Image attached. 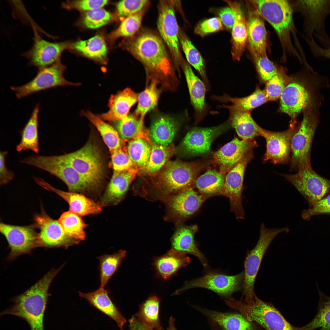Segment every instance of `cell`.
I'll use <instances>...</instances> for the list:
<instances>
[{"mask_svg":"<svg viewBox=\"0 0 330 330\" xmlns=\"http://www.w3.org/2000/svg\"><path fill=\"white\" fill-rule=\"evenodd\" d=\"M143 15L142 11L125 18L119 27L111 34V38L115 39L121 37L134 36L141 27Z\"/></svg>","mask_w":330,"mask_h":330,"instance_id":"f907efd6","label":"cell"},{"mask_svg":"<svg viewBox=\"0 0 330 330\" xmlns=\"http://www.w3.org/2000/svg\"><path fill=\"white\" fill-rule=\"evenodd\" d=\"M138 96L129 88L112 95L108 101V110L98 116L104 120L113 122L126 117L131 108L138 101Z\"/></svg>","mask_w":330,"mask_h":330,"instance_id":"f1b7e54d","label":"cell"},{"mask_svg":"<svg viewBox=\"0 0 330 330\" xmlns=\"http://www.w3.org/2000/svg\"><path fill=\"white\" fill-rule=\"evenodd\" d=\"M125 46L147 69L163 80L174 77L171 61L163 40L150 32L142 33L127 40Z\"/></svg>","mask_w":330,"mask_h":330,"instance_id":"7a4b0ae2","label":"cell"},{"mask_svg":"<svg viewBox=\"0 0 330 330\" xmlns=\"http://www.w3.org/2000/svg\"><path fill=\"white\" fill-rule=\"evenodd\" d=\"M34 221L40 230L38 246L67 248L80 241L67 235L59 221L52 219L44 212L35 215Z\"/></svg>","mask_w":330,"mask_h":330,"instance_id":"ffe728a7","label":"cell"},{"mask_svg":"<svg viewBox=\"0 0 330 330\" xmlns=\"http://www.w3.org/2000/svg\"><path fill=\"white\" fill-rule=\"evenodd\" d=\"M161 199L167 204L169 217L177 222L185 220L194 215L206 200L193 187Z\"/></svg>","mask_w":330,"mask_h":330,"instance_id":"e0dca14e","label":"cell"},{"mask_svg":"<svg viewBox=\"0 0 330 330\" xmlns=\"http://www.w3.org/2000/svg\"><path fill=\"white\" fill-rule=\"evenodd\" d=\"M225 1L233 9L235 15V22L231 30V53L234 60L239 61L248 40L247 22L240 3L231 1Z\"/></svg>","mask_w":330,"mask_h":330,"instance_id":"4dcf8cb0","label":"cell"},{"mask_svg":"<svg viewBox=\"0 0 330 330\" xmlns=\"http://www.w3.org/2000/svg\"><path fill=\"white\" fill-rule=\"evenodd\" d=\"M244 278V272L233 276L210 273L185 282L183 286L173 295H178L190 289L201 288L211 290L222 297L229 298L233 293L241 289Z\"/></svg>","mask_w":330,"mask_h":330,"instance_id":"4fadbf2b","label":"cell"},{"mask_svg":"<svg viewBox=\"0 0 330 330\" xmlns=\"http://www.w3.org/2000/svg\"><path fill=\"white\" fill-rule=\"evenodd\" d=\"M310 51L315 57H322L330 59V43L322 47L315 41H310L308 43Z\"/></svg>","mask_w":330,"mask_h":330,"instance_id":"be15d7a7","label":"cell"},{"mask_svg":"<svg viewBox=\"0 0 330 330\" xmlns=\"http://www.w3.org/2000/svg\"><path fill=\"white\" fill-rule=\"evenodd\" d=\"M174 148L170 146H163L154 143L151 147L149 159L143 168L145 172L153 174L158 171L171 156Z\"/></svg>","mask_w":330,"mask_h":330,"instance_id":"c3c4849f","label":"cell"},{"mask_svg":"<svg viewBox=\"0 0 330 330\" xmlns=\"http://www.w3.org/2000/svg\"><path fill=\"white\" fill-rule=\"evenodd\" d=\"M254 156L252 150L248 152L226 175L222 195L229 199L230 211L237 219H244L242 197L244 176L247 165Z\"/></svg>","mask_w":330,"mask_h":330,"instance_id":"9a60e30c","label":"cell"},{"mask_svg":"<svg viewBox=\"0 0 330 330\" xmlns=\"http://www.w3.org/2000/svg\"><path fill=\"white\" fill-rule=\"evenodd\" d=\"M107 0H80L68 1L63 4L64 7L68 9H75L86 11L102 8L108 3Z\"/></svg>","mask_w":330,"mask_h":330,"instance_id":"91938a15","label":"cell"},{"mask_svg":"<svg viewBox=\"0 0 330 330\" xmlns=\"http://www.w3.org/2000/svg\"><path fill=\"white\" fill-rule=\"evenodd\" d=\"M112 18L111 13L99 8L86 11L83 17L82 22L86 28L95 29L107 24Z\"/></svg>","mask_w":330,"mask_h":330,"instance_id":"816d5d0a","label":"cell"},{"mask_svg":"<svg viewBox=\"0 0 330 330\" xmlns=\"http://www.w3.org/2000/svg\"><path fill=\"white\" fill-rule=\"evenodd\" d=\"M73 47L88 58L103 64L106 63L107 47L104 38L100 35L79 41L73 44Z\"/></svg>","mask_w":330,"mask_h":330,"instance_id":"74e56055","label":"cell"},{"mask_svg":"<svg viewBox=\"0 0 330 330\" xmlns=\"http://www.w3.org/2000/svg\"><path fill=\"white\" fill-rule=\"evenodd\" d=\"M160 300L156 296L148 298L140 306L136 317L144 325L153 330H163L159 317Z\"/></svg>","mask_w":330,"mask_h":330,"instance_id":"ab89813d","label":"cell"},{"mask_svg":"<svg viewBox=\"0 0 330 330\" xmlns=\"http://www.w3.org/2000/svg\"><path fill=\"white\" fill-rule=\"evenodd\" d=\"M58 221L68 236L80 241L85 239L87 225L80 216L69 210L62 213Z\"/></svg>","mask_w":330,"mask_h":330,"instance_id":"bcb514c9","label":"cell"},{"mask_svg":"<svg viewBox=\"0 0 330 330\" xmlns=\"http://www.w3.org/2000/svg\"><path fill=\"white\" fill-rule=\"evenodd\" d=\"M247 22L249 50L254 57L267 55V32L262 18L255 9L249 10Z\"/></svg>","mask_w":330,"mask_h":330,"instance_id":"83f0119b","label":"cell"},{"mask_svg":"<svg viewBox=\"0 0 330 330\" xmlns=\"http://www.w3.org/2000/svg\"><path fill=\"white\" fill-rule=\"evenodd\" d=\"M197 230L198 227L195 225L179 227L171 239V249L195 256L206 268L207 265V260L197 248L194 239L195 234Z\"/></svg>","mask_w":330,"mask_h":330,"instance_id":"1f68e13d","label":"cell"},{"mask_svg":"<svg viewBox=\"0 0 330 330\" xmlns=\"http://www.w3.org/2000/svg\"><path fill=\"white\" fill-rule=\"evenodd\" d=\"M208 164L203 161L167 162L159 174L156 183L159 198L161 199L193 187L198 175Z\"/></svg>","mask_w":330,"mask_h":330,"instance_id":"3957f363","label":"cell"},{"mask_svg":"<svg viewBox=\"0 0 330 330\" xmlns=\"http://www.w3.org/2000/svg\"><path fill=\"white\" fill-rule=\"evenodd\" d=\"M299 3L304 14L307 39L313 35L324 46L330 42L326 33L325 23L330 14V0H301Z\"/></svg>","mask_w":330,"mask_h":330,"instance_id":"5bb4252c","label":"cell"},{"mask_svg":"<svg viewBox=\"0 0 330 330\" xmlns=\"http://www.w3.org/2000/svg\"><path fill=\"white\" fill-rule=\"evenodd\" d=\"M60 270L59 268L51 269L27 291L12 299L13 304L2 311L0 316H14L26 321L30 330H44V320L49 295L48 291Z\"/></svg>","mask_w":330,"mask_h":330,"instance_id":"6da1fadb","label":"cell"},{"mask_svg":"<svg viewBox=\"0 0 330 330\" xmlns=\"http://www.w3.org/2000/svg\"><path fill=\"white\" fill-rule=\"evenodd\" d=\"M289 231L287 227L269 229L264 223L261 224L259 239L254 248L247 252L244 262L242 284L244 302L251 301L256 295L254 290L255 280L263 258L270 243L278 234Z\"/></svg>","mask_w":330,"mask_h":330,"instance_id":"8992f818","label":"cell"},{"mask_svg":"<svg viewBox=\"0 0 330 330\" xmlns=\"http://www.w3.org/2000/svg\"><path fill=\"white\" fill-rule=\"evenodd\" d=\"M231 127L228 121L214 127H193L183 139L180 145V149L183 153L190 156L207 154L210 151L214 140Z\"/></svg>","mask_w":330,"mask_h":330,"instance_id":"ac0fdd59","label":"cell"},{"mask_svg":"<svg viewBox=\"0 0 330 330\" xmlns=\"http://www.w3.org/2000/svg\"><path fill=\"white\" fill-rule=\"evenodd\" d=\"M219 18L222 23L228 30H232L235 22L234 12L229 6L221 9L218 12Z\"/></svg>","mask_w":330,"mask_h":330,"instance_id":"6125c7cd","label":"cell"},{"mask_svg":"<svg viewBox=\"0 0 330 330\" xmlns=\"http://www.w3.org/2000/svg\"><path fill=\"white\" fill-rule=\"evenodd\" d=\"M258 74L262 81L266 82L278 71L277 67L268 58L267 55L253 57Z\"/></svg>","mask_w":330,"mask_h":330,"instance_id":"11a10c76","label":"cell"},{"mask_svg":"<svg viewBox=\"0 0 330 330\" xmlns=\"http://www.w3.org/2000/svg\"><path fill=\"white\" fill-rule=\"evenodd\" d=\"M8 152L2 151L0 153V183L6 184L13 179L15 175L13 172L9 170L6 167V156Z\"/></svg>","mask_w":330,"mask_h":330,"instance_id":"94428289","label":"cell"},{"mask_svg":"<svg viewBox=\"0 0 330 330\" xmlns=\"http://www.w3.org/2000/svg\"><path fill=\"white\" fill-rule=\"evenodd\" d=\"M215 330H259L254 322L248 321L241 314L223 313L207 309L197 308Z\"/></svg>","mask_w":330,"mask_h":330,"instance_id":"4316f807","label":"cell"},{"mask_svg":"<svg viewBox=\"0 0 330 330\" xmlns=\"http://www.w3.org/2000/svg\"><path fill=\"white\" fill-rule=\"evenodd\" d=\"M66 67L60 61L48 67L39 69L35 76L22 86H10L17 98L19 99L33 94L59 86H79L66 80L64 74Z\"/></svg>","mask_w":330,"mask_h":330,"instance_id":"8fae6325","label":"cell"},{"mask_svg":"<svg viewBox=\"0 0 330 330\" xmlns=\"http://www.w3.org/2000/svg\"><path fill=\"white\" fill-rule=\"evenodd\" d=\"M94 126L101 135L110 152L121 148L120 138L118 132L98 116L90 111L81 112Z\"/></svg>","mask_w":330,"mask_h":330,"instance_id":"60d3db41","label":"cell"},{"mask_svg":"<svg viewBox=\"0 0 330 330\" xmlns=\"http://www.w3.org/2000/svg\"><path fill=\"white\" fill-rule=\"evenodd\" d=\"M297 127L290 126L281 132L268 130L260 127V136L265 139L266 151L263 157L264 162L274 164H284L290 161L292 138Z\"/></svg>","mask_w":330,"mask_h":330,"instance_id":"d6986e66","label":"cell"},{"mask_svg":"<svg viewBox=\"0 0 330 330\" xmlns=\"http://www.w3.org/2000/svg\"><path fill=\"white\" fill-rule=\"evenodd\" d=\"M330 215V193L312 207L302 211L301 215L304 220L309 221L314 216Z\"/></svg>","mask_w":330,"mask_h":330,"instance_id":"680465c9","label":"cell"},{"mask_svg":"<svg viewBox=\"0 0 330 330\" xmlns=\"http://www.w3.org/2000/svg\"><path fill=\"white\" fill-rule=\"evenodd\" d=\"M257 146L254 139L245 140L235 137L213 153L212 162L219 167L220 172L226 174L247 153Z\"/></svg>","mask_w":330,"mask_h":330,"instance_id":"7402d4cb","label":"cell"},{"mask_svg":"<svg viewBox=\"0 0 330 330\" xmlns=\"http://www.w3.org/2000/svg\"><path fill=\"white\" fill-rule=\"evenodd\" d=\"M285 75L278 71L277 73L266 82L265 89L268 101H276L281 94L288 82Z\"/></svg>","mask_w":330,"mask_h":330,"instance_id":"f5cc1de1","label":"cell"},{"mask_svg":"<svg viewBox=\"0 0 330 330\" xmlns=\"http://www.w3.org/2000/svg\"><path fill=\"white\" fill-rule=\"evenodd\" d=\"M120 138L123 139L141 138H147L143 127V122L134 115L113 122Z\"/></svg>","mask_w":330,"mask_h":330,"instance_id":"7dc6e473","label":"cell"},{"mask_svg":"<svg viewBox=\"0 0 330 330\" xmlns=\"http://www.w3.org/2000/svg\"><path fill=\"white\" fill-rule=\"evenodd\" d=\"M130 330H153L144 325L134 316L129 320Z\"/></svg>","mask_w":330,"mask_h":330,"instance_id":"e7e4bbea","label":"cell"},{"mask_svg":"<svg viewBox=\"0 0 330 330\" xmlns=\"http://www.w3.org/2000/svg\"><path fill=\"white\" fill-rule=\"evenodd\" d=\"M190 262L191 259L185 254L171 249L163 255L156 258L153 265L158 274L167 280Z\"/></svg>","mask_w":330,"mask_h":330,"instance_id":"836d02e7","label":"cell"},{"mask_svg":"<svg viewBox=\"0 0 330 330\" xmlns=\"http://www.w3.org/2000/svg\"><path fill=\"white\" fill-rule=\"evenodd\" d=\"M34 179L39 186L49 191L54 192L63 198L69 204V210L80 216L98 214L102 211L100 204L83 195L56 189L41 178L35 177Z\"/></svg>","mask_w":330,"mask_h":330,"instance_id":"cb8c5ba5","label":"cell"},{"mask_svg":"<svg viewBox=\"0 0 330 330\" xmlns=\"http://www.w3.org/2000/svg\"><path fill=\"white\" fill-rule=\"evenodd\" d=\"M160 82L157 79H152L149 85L138 96V104L134 116L136 117H139V119L142 122H143L146 114L157 105L159 95L158 84Z\"/></svg>","mask_w":330,"mask_h":330,"instance_id":"7bdbcfd3","label":"cell"},{"mask_svg":"<svg viewBox=\"0 0 330 330\" xmlns=\"http://www.w3.org/2000/svg\"><path fill=\"white\" fill-rule=\"evenodd\" d=\"M78 293L79 296L85 299L90 305L114 320L120 330H123L126 320L109 297V291L99 287L93 292Z\"/></svg>","mask_w":330,"mask_h":330,"instance_id":"f546056e","label":"cell"},{"mask_svg":"<svg viewBox=\"0 0 330 330\" xmlns=\"http://www.w3.org/2000/svg\"><path fill=\"white\" fill-rule=\"evenodd\" d=\"M282 175L302 195L310 208L330 193V180L319 175L312 167L301 169L295 174Z\"/></svg>","mask_w":330,"mask_h":330,"instance_id":"7c38bea8","label":"cell"},{"mask_svg":"<svg viewBox=\"0 0 330 330\" xmlns=\"http://www.w3.org/2000/svg\"><path fill=\"white\" fill-rule=\"evenodd\" d=\"M226 175L215 169H209L196 179L194 188L206 199L222 195Z\"/></svg>","mask_w":330,"mask_h":330,"instance_id":"d590c367","label":"cell"},{"mask_svg":"<svg viewBox=\"0 0 330 330\" xmlns=\"http://www.w3.org/2000/svg\"><path fill=\"white\" fill-rule=\"evenodd\" d=\"M170 1H161L160 2L157 28L176 62L182 64L183 60L180 50V31L174 5Z\"/></svg>","mask_w":330,"mask_h":330,"instance_id":"2e32d148","label":"cell"},{"mask_svg":"<svg viewBox=\"0 0 330 330\" xmlns=\"http://www.w3.org/2000/svg\"><path fill=\"white\" fill-rule=\"evenodd\" d=\"M223 107L229 110V116L228 121L242 140H251L260 136V127L254 120L250 111L237 110L229 105H223Z\"/></svg>","mask_w":330,"mask_h":330,"instance_id":"d6a6232c","label":"cell"},{"mask_svg":"<svg viewBox=\"0 0 330 330\" xmlns=\"http://www.w3.org/2000/svg\"><path fill=\"white\" fill-rule=\"evenodd\" d=\"M112 167L114 171L122 172L133 168L134 165L127 152L122 148L110 152Z\"/></svg>","mask_w":330,"mask_h":330,"instance_id":"9f6ffc18","label":"cell"},{"mask_svg":"<svg viewBox=\"0 0 330 330\" xmlns=\"http://www.w3.org/2000/svg\"><path fill=\"white\" fill-rule=\"evenodd\" d=\"M67 46L65 43L50 42L35 35L32 48L24 56L30 65L40 69L60 61L61 54Z\"/></svg>","mask_w":330,"mask_h":330,"instance_id":"603a6c76","label":"cell"},{"mask_svg":"<svg viewBox=\"0 0 330 330\" xmlns=\"http://www.w3.org/2000/svg\"><path fill=\"white\" fill-rule=\"evenodd\" d=\"M316 284L319 295L317 312L310 322L300 327L301 330H330V297L320 290L317 283Z\"/></svg>","mask_w":330,"mask_h":330,"instance_id":"b9f144b4","label":"cell"},{"mask_svg":"<svg viewBox=\"0 0 330 330\" xmlns=\"http://www.w3.org/2000/svg\"><path fill=\"white\" fill-rule=\"evenodd\" d=\"M174 322L175 319L172 316L170 317L168 321V326L165 329L163 330H178L175 327Z\"/></svg>","mask_w":330,"mask_h":330,"instance_id":"03108f58","label":"cell"},{"mask_svg":"<svg viewBox=\"0 0 330 330\" xmlns=\"http://www.w3.org/2000/svg\"><path fill=\"white\" fill-rule=\"evenodd\" d=\"M127 151L134 164L143 168L149 159L151 147L146 139L138 138L132 139L130 141Z\"/></svg>","mask_w":330,"mask_h":330,"instance_id":"681fc988","label":"cell"},{"mask_svg":"<svg viewBox=\"0 0 330 330\" xmlns=\"http://www.w3.org/2000/svg\"><path fill=\"white\" fill-rule=\"evenodd\" d=\"M40 105L37 104L23 129L20 131L21 140L16 145L18 152L31 150L36 153L39 151L38 140V115Z\"/></svg>","mask_w":330,"mask_h":330,"instance_id":"e575fe53","label":"cell"},{"mask_svg":"<svg viewBox=\"0 0 330 330\" xmlns=\"http://www.w3.org/2000/svg\"><path fill=\"white\" fill-rule=\"evenodd\" d=\"M315 108L311 107L303 112V119L292 138L290 160L292 171L297 172L304 168L311 167V148L319 123Z\"/></svg>","mask_w":330,"mask_h":330,"instance_id":"5b68a950","label":"cell"},{"mask_svg":"<svg viewBox=\"0 0 330 330\" xmlns=\"http://www.w3.org/2000/svg\"><path fill=\"white\" fill-rule=\"evenodd\" d=\"M250 3L262 18L272 26L284 46L291 44L290 33L294 29L292 9L288 1L251 0Z\"/></svg>","mask_w":330,"mask_h":330,"instance_id":"52a82bcc","label":"cell"},{"mask_svg":"<svg viewBox=\"0 0 330 330\" xmlns=\"http://www.w3.org/2000/svg\"><path fill=\"white\" fill-rule=\"evenodd\" d=\"M223 29L222 23L219 17H214L200 22L196 26L195 33L201 37L218 32Z\"/></svg>","mask_w":330,"mask_h":330,"instance_id":"6f0895ef","label":"cell"},{"mask_svg":"<svg viewBox=\"0 0 330 330\" xmlns=\"http://www.w3.org/2000/svg\"><path fill=\"white\" fill-rule=\"evenodd\" d=\"M226 304L238 311L249 321L256 322L266 330H301L291 324L271 303L261 300L255 295L246 302L231 298Z\"/></svg>","mask_w":330,"mask_h":330,"instance_id":"277c9868","label":"cell"},{"mask_svg":"<svg viewBox=\"0 0 330 330\" xmlns=\"http://www.w3.org/2000/svg\"><path fill=\"white\" fill-rule=\"evenodd\" d=\"M178 128L177 124L172 118L160 116L153 121L149 134L154 143L163 146H168L172 142Z\"/></svg>","mask_w":330,"mask_h":330,"instance_id":"8d00e7d4","label":"cell"},{"mask_svg":"<svg viewBox=\"0 0 330 330\" xmlns=\"http://www.w3.org/2000/svg\"><path fill=\"white\" fill-rule=\"evenodd\" d=\"M190 94L191 103L194 110L196 123L205 116L207 107L205 102L206 88L204 83L194 74L190 65L183 61L182 63Z\"/></svg>","mask_w":330,"mask_h":330,"instance_id":"484cf974","label":"cell"},{"mask_svg":"<svg viewBox=\"0 0 330 330\" xmlns=\"http://www.w3.org/2000/svg\"><path fill=\"white\" fill-rule=\"evenodd\" d=\"M48 172L63 181L70 192L92 190L91 186L68 163L59 156L33 155L20 161Z\"/></svg>","mask_w":330,"mask_h":330,"instance_id":"ba28073f","label":"cell"},{"mask_svg":"<svg viewBox=\"0 0 330 330\" xmlns=\"http://www.w3.org/2000/svg\"><path fill=\"white\" fill-rule=\"evenodd\" d=\"M0 231L6 238L11 251L8 257L13 259L29 253L38 246V234L32 226L0 224Z\"/></svg>","mask_w":330,"mask_h":330,"instance_id":"44dd1931","label":"cell"},{"mask_svg":"<svg viewBox=\"0 0 330 330\" xmlns=\"http://www.w3.org/2000/svg\"><path fill=\"white\" fill-rule=\"evenodd\" d=\"M137 168L122 172L114 171L107 188L100 201L101 206L115 205L122 200L135 178Z\"/></svg>","mask_w":330,"mask_h":330,"instance_id":"d4e9b609","label":"cell"},{"mask_svg":"<svg viewBox=\"0 0 330 330\" xmlns=\"http://www.w3.org/2000/svg\"><path fill=\"white\" fill-rule=\"evenodd\" d=\"M126 253L125 250H121L112 254H105L97 257L100 263V287L105 288L109 280L118 270Z\"/></svg>","mask_w":330,"mask_h":330,"instance_id":"ee69618b","label":"cell"},{"mask_svg":"<svg viewBox=\"0 0 330 330\" xmlns=\"http://www.w3.org/2000/svg\"><path fill=\"white\" fill-rule=\"evenodd\" d=\"M213 98L221 102H230L229 106L237 110L250 111L263 104L268 101L265 90L257 88L250 95L243 97H232L227 95L214 96Z\"/></svg>","mask_w":330,"mask_h":330,"instance_id":"f35d334b","label":"cell"},{"mask_svg":"<svg viewBox=\"0 0 330 330\" xmlns=\"http://www.w3.org/2000/svg\"><path fill=\"white\" fill-rule=\"evenodd\" d=\"M179 40L187 61L199 72L208 87L205 61L201 54L188 37L181 31L179 32Z\"/></svg>","mask_w":330,"mask_h":330,"instance_id":"f6af8a7d","label":"cell"},{"mask_svg":"<svg viewBox=\"0 0 330 330\" xmlns=\"http://www.w3.org/2000/svg\"><path fill=\"white\" fill-rule=\"evenodd\" d=\"M146 0H124L116 4V11L119 17L125 18L142 11L148 3Z\"/></svg>","mask_w":330,"mask_h":330,"instance_id":"db71d44e","label":"cell"},{"mask_svg":"<svg viewBox=\"0 0 330 330\" xmlns=\"http://www.w3.org/2000/svg\"><path fill=\"white\" fill-rule=\"evenodd\" d=\"M92 186L94 189L101 184L104 174L100 152L93 142H87L78 150L60 155Z\"/></svg>","mask_w":330,"mask_h":330,"instance_id":"9c48e42d","label":"cell"},{"mask_svg":"<svg viewBox=\"0 0 330 330\" xmlns=\"http://www.w3.org/2000/svg\"><path fill=\"white\" fill-rule=\"evenodd\" d=\"M309 83L299 79H291L281 94L279 110L290 117V126L295 125L296 118L300 113L315 106L314 87Z\"/></svg>","mask_w":330,"mask_h":330,"instance_id":"30bf717a","label":"cell"}]
</instances>
